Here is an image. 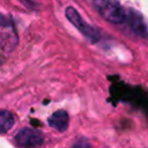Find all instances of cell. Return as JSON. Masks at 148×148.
Masks as SVG:
<instances>
[{
	"mask_svg": "<svg viewBox=\"0 0 148 148\" xmlns=\"http://www.w3.org/2000/svg\"><path fill=\"white\" fill-rule=\"evenodd\" d=\"M125 21L127 22L128 27L131 28V30L133 32H135L136 35L143 37V38H148V29L147 25L143 21V18L141 17V15L134 10V9H128L126 10V18Z\"/></svg>",
	"mask_w": 148,
	"mask_h": 148,
	"instance_id": "obj_4",
	"label": "cell"
},
{
	"mask_svg": "<svg viewBox=\"0 0 148 148\" xmlns=\"http://www.w3.org/2000/svg\"><path fill=\"white\" fill-rule=\"evenodd\" d=\"M15 141L22 148H38L44 141V135L38 130L27 127L15 135Z\"/></svg>",
	"mask_w": 148,
	"mask_h": 148,
	"instance_id": "obj_3",
	"label": "cell"
},
{
	"mask_svg": "<svg viewBox=\"0 0 148 148\" xmlns=\"http://www.w3.org/2000/svg\"><path fill=\"white\" fill-rule=\"evenodd\" d=\"M65 14H66V17L68 18V21L82 34L84 35L89 40H91L92 43H96L97 40H99L101 38V35L99 32L91 25H89L82 17L81 15L79 14V12L74 8V7H71L68 6L65 10Z\"/></svg>",
	"mask_w": 148,
	"mask_h": 148,
	"instance_id": "obj_2",
	"label": "cell"
},
{
	"mask_svg": "<svg viewBox=\"0 0 148 148\" xmlns=\"http://www.w3.org/2000/svg\"><path fill=\"white\" fill-rule=\"evenodd\" d=\"M68 124H69V117H68V113L64 110L56 111L49 118V125L59 132L66 131L68 127Z\"/></svg>",
	"mask_w": 148,
	"mask_h": 148,
	"instance_id": "obj_5",
	"label": "cell"
},
{
	"mask_svg": "<svg viewBox=\"0 0 148 148\" xmlns=\"http://www.w3.org/2000/svg\"><path fill=\"white\" fill-rule=\"evenodd\" d=\"M15 123V117L9 111L0 110V134L9 131Z\"/></svg>",
	"mask_w": 148,
	"mask_h": 148,
	"instance_id": "obj_6",
	"label": "cell"
},
{
	"mask_svg": "<svg viewBox=\"0 0 148 148\" xmlns=\"http://www.w3.org/2000/svg\"><path fill=\"white\" fill-rule=\"evenodd\" d=\"M98 13L109 22L119 24L125 22L126 10L117 0H92Z\"/></svg>",
	"mask_w": 148,
	"mask_h": 148,
	"instance_id": "obj_1",
	"label": "cell"
},
{
	"mask_svg": "<svg viewBox=\"0 0 148 148\" xmlns=\"http://www.w3.org/2000/svg\"><path fill=\"white\" fill-rule=\"evenodd\" d=\"M72 148H89V143H88V141H87V140L81 139V140L76 141V142L73 145V147H72Z\"/></svg>",
	"mask_w": 148,
	"mask_h": 148,
	"instance_id": "obj_8",
	"label": "cell"
},
{
	"mask_svg": "<svg viewBox=\"0 0 148 148\" xmlns=\"http://www.w3.org/2000/svg\"><path fill=\"white\" fill-rule=\"evenodd\" d=\"M10 25H12V20L8 16L0 13V27H10Z\"/></svg>",
	"mask_w": 148,
	"mask_h": 148,
	"instance_id": "obj_7",
	"label": "cell"
}]
</instances>
